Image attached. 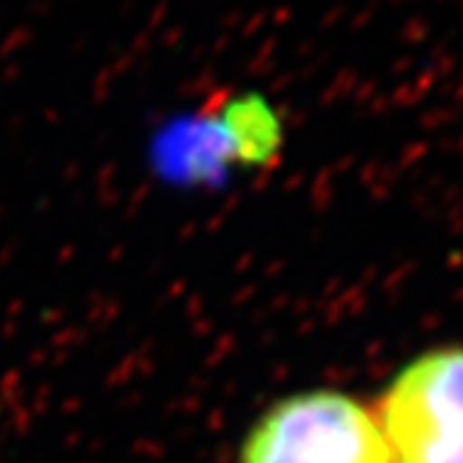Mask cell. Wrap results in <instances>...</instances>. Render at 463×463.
<instances>
[{
    "label": "cell",
    "mask_w": 463,
    "mask_h": 463,
    "mask_svg": "<svg viewBox=\"0 0 463 463\" xmlns=\"http://www.w3.org/2000/svg\"><path fill=\"white\" fill-rule=\"evenodd\" d=\"M242 463H392L376 412L340 392L279 402L250 430Z\"/></svg>",
    "instance_id": "obj_1"
},
{
    "label": "cell",
    "mask_w": 463,
    "mask_h": 463,
    "mask_svg": "<svg viewBox=\"0 0 463 463\" xmlns=\"http://www.w3.org/2000/svg\"><path fill=\"white\" fill-rule=\"evenodd\" d=\"M392 463H463V345L404 365L379 404Z\"/></svg>",
    "instance_id": "obj_2"
},
{
    "label": "cell",
    "mask_w": 463,
    "mask_h": 463,
    "mask_svg": "<svg viewBox=\"0 0 463 463\" xmlns=\"http://www.w3.org/2000/svg\"><path fill=\"white\" fill-rule=\"evenodd\" d=\"M203 114L227 145V160L263 165L273 160V155L281 147V121L273 106L255 93H222L219 99L206 103Z\"/></svg>",
    "instance_id": "obj_3"
}]
</instances>
